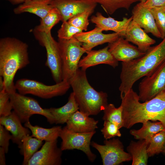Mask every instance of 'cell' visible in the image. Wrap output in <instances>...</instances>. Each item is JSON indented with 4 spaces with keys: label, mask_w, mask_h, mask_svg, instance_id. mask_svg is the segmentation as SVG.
Listing matches in <instances>:
<instances>
[{
    "label": "cell",
    "mask_w": 165,
    "mask_h": 165,
    "mask_svg": "<svg viewBox=\"0 0 165 165\" xmlns=\"http://www.w3.org/2000/svg\"><path fill=\"white\" fill-rule=\"evenodd\" d=\"M149 142L145 139L138 142L132 141L127 148L132 157V165H147L149 157L147 148Z\"/></svg>",
    "instance_id": "obj_24"
},
{
    "label": "cell",
    "mask_w": 165,
    "mask_h": 165,
    "mask_svg": "<svg viewBox=\"0 0 165 165\" xmlns=\"http://www.w3.org/2000/svg\"><path fill=\"white\" fill-rule=\"evenodd\" d=\"M165 62V37L157 45L151 47L143 56L122 63L119 90L122 95L132 88L141 78L149 75Z\"/></svg>",
    "instance_id": "obj_2"
},
{
    "label": "cell",
    "mask_w": 165,
    "mask_h": 165,
    "mask_svg": "<svg viewBox=\"0 0 165 165\" xmlns=\"http://www.w3.org/2000/svg\"><path fill=\"white\" fill-rule=\"evenodd\" d=\"M132 13V20L146 33H150L157 38H161V35L150 9L145 6L143 3L140 2L137 4L133 7Z\"/></svg>",
    "instance_id": "obj_16"
},
{
    "label": "cell",
    "mask_w": 165,
    "mask_h": 165,
    "mask_svg": "<svg viewBox=\"0 0 165 165\" xmlns=\"http://www.w3.org/2000/svg\"><path fill=\"white\" fill-rule=\"evenodd\" d=\"M12 139V135L2 125L0 124V146L5 150L6 153L9 151V141Z\"/></svg>",
    "instance_id": "obj_37"
},
{
    "label": "cell",
    "mask_w": 165,
    "mask_h": 165,
    "mask_svg": "<svg viewBox=\"0 0 165 165\" xmlns=\"http://www.w3.org/2000/svg\"><path fill=\"white\" fill-rule=\"evenodd\" d=\"M51 4L59 11L62 21H67L87 10L95 9L97 5L92 0H52Z\"/></svg>",
    "instance_id": "obj_13"
},
{
    "label": "cell",
    "mask_w": 165,
    "mask_h": 165,
    "mask_svg": "<svg viewBox=\"0 0 165 165\" xmlns=\"http://www.w3.org/2000/svg\"><path fill=\"white\" fill-rule=\"evenodd\" d=\"M118 127L115 123L107 121H104L103 127L101 131L105 140L115 137H120L121 134Z\"/></svg>",
    "instance_id": "obj_36"
},
{
    "label": "cell",
    "mask_w": 165,
    "mask_h": 165,
    "mask_svg": "<svg viewBox=\"0 0 165 165\" xmlns=\"http://www.w3.org/2000/svg\"><path fill=\"white\" fill-rule=\"evenodd\" d=\"M57 140L45 141L41 148L31 158L27 165H60L62 151L57 146Z\"/></svg>",
    "instance_id": "obj_12"
},
{
    "label": "cell",
    "mask_w": 165,
    "mask_h": 165,
    "mask_svg": "<svg viewBox=\"0 0 165 165\" xmlns=\"http://www.w3.org/2000/svg\"><path fill=\"white\" fill-rule=\"evenodd\" d=\"M48 109L54 119L55 123L63 124L66 123L71 116L79 110V107L72 92L65 105L60 108H50Z\"/></svg>",
    "instance_id": "obj_23"
},
{
    "label": "cell",
    "mask_w": 165,
    "mask_h": 165,
    "mask_svg": "<svg viewBox=\"0 0 165 165\" xmlns=\"http://www.w3.org/2000/svg\"><path fill=\"white\" fill-rule=\"evenodd\" d=\"M120 97L123 127L129 129L136 123L152 120L160 122L165 128V91L143 103L132 88Z\"/></svg>",
    "instance_id": "obj_1"
},
{
    "label": "cell",
    "mask_w": 165,
    "mask_h": 165,
    "mask_svg": "<svg viewBox=\"0 0 165 165\" xmlns=\"http://www.w3.org/2000/svg\"><path fill=\"white\" fill-rule=\"evenodd\" d=\"M122 110V107L121 105L119 107L116 108L113 104H108L103 110L104 115L102 119L104 121H109L115 123L120 129L123 127Z\"/></svg>",
    "instance_id": "obj_30"
},
{
    "label": "cell",
    "mask_w": 165,
    "mask_h": 165,
    "mask_svg": "<svg viewBox=\"0 0 165 165\" xmlns=\"http://www.w3.org/2000/svg\"><path fill=\"white\" fill-rule=\"evenodd\" d=\"M83 31L70 24L68 21H62L60 29L57 31V36L59 39L69 40L73 38L74 35L79 33Z\"/></svg>",
    "instance_id": "obj_33"
},
{
    "label": "cell",
    "mask_w": 165,
    "mask_h": 165,
    "mask_svg": "<svg viewBox=\"0 0 165 165\" xmlns=\"http://www.w3.org/2000/svg\"><path fill=\"white\" fill-rule=\"evenodd\" d=\"M52 0H31L20 4L13 9L16 14L29 13L34 14L41 19L43 18L53 7Z\"/></svg>",
    "instance_id": "obj_22"
},
{
    "label": "cell",
    "mask_w": 165,
    "mask_h": 165,
    "mask_svg": "<svg viewBox=\"0 0 165 165\" xmlns=\"http://www.w3.org/2000/svg\"><path fill=\"white\" fill-rule=\"evenodd\" d=\"M132 20L131 16L129 18L124 17L121 20H117L110 16L106 17L99 12L97 13L90 19L91 22L103 31H112L124 37L127 28Z\"/></svg>",
    "instance_id": "obj_18"
},
{
    "label": "cell",
    "mask_w": 165,
    "mask_h": 165,
    "mask_svg": "<svg viewBox=\"0 0 165 165\" xmlns=\"http://www.w3.org/2000/svg\"><path fill=\"white\" fill-rule=\"evenodd\" d=\"M13 111L22 123L29 121L34 114L44 116L50 124L55 123V119L48 108H43L35 99L15 92L9 94Z\"/></svg>",
    "instance_id": "obj_7"
},
{
    "label": "cell",
    "mask_w": 165,
    "mask_h": 165,
    "mask_svg": "<svg viewBox=\"0 0 165 165\" xmlns=\"http://www.w3.org/2000/svg\"><path fill=\"white\" fill-rule=\"evenodd\" d=\"M78 110L67 121L66 126L69 130L78 133H89L98 128V120Z\"/></svg>",
    "instance_id": "obj_21"
},
{
    "label": "cell",
    "mask_w": 165,
    "mask_h": 165,
    "mask_svg": "<svg viewBox=\"0 0 165 165\" xmlns=\"http://www.w3.org/2000/svg\"><path fill=\"white\" fill-rule=\"evenodd\" d=\"M12 109L9 94L5 89L0 91V117L10 115Z\"/></svg>",
    "instance_id": "obj_35"
},
{
    "label": "cell",
    "mask_w": 165,
    "mask_h": 165,
    "mask_svg": "<svg viewBox=\"0 0 165 165\" xmlns=\"http://www.w3.org/2000/svg\"><path fill=\"white\" fill-rule=\"evenodd\" d=\"M139 84L138 96L143 102L150 100L165 91V62Z\"/></svg>",
    "instance_id": "obj_11"
},
{
    "label": "cell",
    "mask_w": 165,
    "mask_h": 165,
    "mask_svg": "<svg viewBox=\"0 0 165 165\" xmlns=\"http://www.w3.org/2000/svg\"><path fill=\"white\" fill-rule=\"evenodd\" d=\"M36 39L44 47L46 52L45 65L50 70L56 83L63 80L62 61L58 42L52 37L51 32L46 33L34 30Z\"/></svg>",
    "instance_id": "obj_8"
},
{
    "label": "cell",
    "mask_w": 165,
    "mask_h": 165,
    "mask_svg": "<svg viewBox=\"0 0 165 165\" xmlns=\"http://www.w3.org/2000/svg\"><path fill=\"white\" fill-rule=\"evenodd\" d=\"M24 125L30 130L32 133V137L45 141L57 140L62 129L60 126L46 128L37 125L33 126L29 121L24 123Z\"/></svg>",
    "instance_id": "obj_25"
},
{
    "label": "cell",
    "mask_w": 165,
    "mask_h": 165,
    "mask_svg": "<svg viewBox=\"0 0 165 165\" xmlns=\"http://www.w3.org/2000/svg\"><path fill=\"white\" fill-rule=\"evenodd\" d=\"M124 38L129 42L136 45L140 50L145 53L156 42L155 40L150 37L132 20L127 28Z\"/></svg>",
    "instance_id": "obj_19"
},
{
    "label": "cell",
    "mask_w": 165,
    "mask_h": 165,
    "mask_svg": "<svg viewBox=\"0 0 165 165\" xmlns=\"http://www.w3.org/2000/svg\"><path fill=\"white\" fill-rule=\"evenodd\" d=\"M6 153L4 149L0 147V165H6V158L5 154Z\"/></svg>",
    "instance_id": "obj_39"
},
{
    "label": "cell",
    "mask_w": 165,
    "mask_h": 165,
    "mask_svg": "<svg viewBox=\"0 0 165 165\" xmlns=\"http://www.w3.org/2000/svg\"><path fill=\"white\" fill-rule=\"evenodd\" d=\"M164 130L165 127L160 122H152L148 120L143 123L142 126L140 129L137 130H131L130 133L137 139H145L149 142L152 136Z\"/></svg>",
    "instance_id": "obj_26"
},
{
    "label": "cell",
    "mask_w": 165,
    "mask_h": 165,
    "mask_svg": "<svg viewBox=\"0 0 165 165\" xmlns=\"http://www.w3.org/2000/svg\"><path fill=\"white\" fill-rule=\"evenodd\" d=\"M153 15L162 39L165 37V7L150 9Z\"/></svg>",
    "instance_id": "obj_34"
},
{
    "label": "cell",
    "mask_w": 165,
    "mask_h": 165,
    "mask_svg": "<svg viewBox=\"0 0 165 165\" xmlns=\"http://www.w3.org/2000/svg\"><path fill=\"white\" fill-rule=\"evenodd\" d=\"M104 143H91V145L100 153L103 165H118L132 160L131 155L124 151L123 144L118 138L105 139Z\"/></svg>",
    "instance_id": "obj_10"
},
{
    "label": "cell",
    "mask_w": 165,
    "mask_h": 165,
    "mask_svg": "<svg viewBox=\"0 0 165 165\" xmlns=\"http://www.w3.org/2000/svg\"><path fill=\"white\" fill-rule=\"evenodd\" d=\"M69 82L81 112L89 116L97 115L108 104L107 94L97 91L90 85L86 71L79 68Z\"/></svg>",
    "instance_id": "obj_4"
},
{
    "label": "cell",
    "mask_w": 165,
    "mask_h": 165,
    "mask_svg": "<svg viewBox=\"0 0 165 165\" xmlns=\"http://www.w3.org/2000/svg\"><path fill=\"white\" fill-rule=\"evenodd\" d=\"M124 37H119L116 40L108 43V50L118 61H130L144 55L145 53L131 44Z\"/></svg>",
    "instance_id": "obj_15"
},
{
    "label": "cell",
    "mask_w": 165,
    "mask_h": 165,
    "mask_svg": "<svg viewBox=\"0 0 165 165\" xmlns=\"http://www.w3.org/2000/svg\"><path fill=\"white\" fill-rule=\"evenodd\" d=\"M99 4L108 14L112 15L117 10L123 8L128 10L134 3L140 0H92Z\"/></svg>",
    "instance_id": "obj_28"
},
{
    "label": "cell",
    "mask_w": 165,
    "mask_h": 165,
    "mask_svg": "<svg viewBox=\"0 0 165 165\" xmlns=\"http://www.w3.org/2000/svg\"><path fill=\"white\" fill-rule=\"evenodd\" d=\"M94 9L87 10L71 18L68 21L75 27L82 31H86L89 24V17L94 12Z\"/></svg>",
    "instance_id": "obj_32"
},
{
    "label": "cell",
    "mask_w": 165,
    "mask_h": 165,
    "mask_svg": "<svg viewBox=\"0 0 165 165\" xmlns=\"http://www.w3.org/2000/svg\"><path fill=\"white\" fill-rule=\"evenodd\" d=\"M143 4L149 9L165 7V0H146Z\"/></svg>",
    "instance_id": "obj_38"
},
{
    "label": "cell",
    "mask_w": 165,
    "mask_h": 165,
    "mask_svg": "<svg viewBox=\"0 0 165 165\" xmlns=\"http://www.w3.org/2000/svg\"><path fill=\"white\" fill-rule=\"evenodd\" d=\"M86 55L81 59L78 67L86 71L89 67L104 64L113 68L118 65V61L108 50V46L98 50H91L86 53Z\"/></svg>",
    "instance_id": "obj_17"
},
{
    "label": "cell",
    "mask_w": 165,
    "mask_h": 165,
    "mask_svg": "<svg viewBox=\"0 0 165 165\" xmlns=\"http://www.w3.org/2000/svg\"><path fill=\"white\" fill-rule=\"evenodd\" d=\"M60 21H62L60 13L58 9L53 7L43 18L41 19L39 24L34 30L46 33L51 32L52 28Z\"/></svg>",
    "instance_id": "obj_29"
},
{
    "label": "cell",
    "mask_w": 165,
    "mask_h": 165,
    "mask_svg": "<svg viewBox=\"0 0 165 165\" xmlns=\"http://www.w3.org/2000/svg\"><path fill=\"white\" fill-rule=\"evenodd\" d=\"M102 31L101 29L96 27L90 31L77 33L74 37L82 43V47L87 52L99 45L112 42L121 37L115 32L105 34Z\"/></svg>",
    "instance_id": "obj_14"
},
{
    "label": "cell",
    "mask_w": 165,
    "mask_h": 165,
    "mask_svg": "<svg viewBox=\"0 0 165 165\" xmlns=\"http://www.w3.org/2000/svg\"><path fill=\"white\" fill-rule=\"evenodd\" d=\"M42 141L29 135L23 137L20 148V153L23 156V165H27L31 158L42 145Z\"/></svg>",
    "instance_id": "obj_27"
},
{
    "label": "cell",
    "mask_w": 165,
    "mask_h": 165,
    "mask_svg": "<svg viewBox=\"0 0 165 165\" xmlns=\"http://www.w3.org/2000/svg\"><path fill=\"white\" fill-rule=\"evenodd\" d=\"M165 142V130L156 134L149 141L147 152L149 157L162 152Z\"/></svg>",
    "instance_id": "obj_31"
},
{
    "label": "cell",
    "mask_w": 165,
    "mask_h": 165,
    "mask_svg": "<svg viewBox=\"0 0 165 165\" xmlns=\"http://www.w3.org/2000/svg\"><path fill=\"white\" fill-rule=\"evenodd\" d=\"M58 42L62 61L63 80L69 81L76 73L80 58L86 51L82 43L74 37L69 40L58 38Z\"/></svg>",
    "instance_id": "obj_5"
},
{
    "label": "cell",
    "mask_w": 165,
    "mask_h": 165,
    "mask_svg": "<svg viewBox=\"0 0 165 165\" xmlns=\"http://www.w3.org/2000/svg\"><path fill=\"white\" fill-rule=\"evenodd\" d=\"M146 1V0H140V2L143 3H144Z\"/></svg>",
    "instance_id": "obj_42"
},
{
    "label": "cell",
    "mask_w": 165,
    "mask_h": 165,
    "mask_svg": "<svg viewBox=\"0 0 165 165\" xmlns=\"http://www.w3.org/2000/svg\"><path fill=\"white\" fill-rule=\"evenodd\" d=\"M15 87L20 94H31L47 99L64 94L71 86L69 81L65 80L54 85H48L36 80L21 79L16 81Z\"/></svg>",
    "instance_id": "obj_6"
},
{
    "label": "cell",
    "mask_w": 165,
    "mask_h": 165,
    "mask_svg": "<svg viewBox=\"0 0 165 165\" xmlns=\"http://www.w3.org/2000/svg\"><path fill=\"white\" fill-rule=\"evenodd\" d=\"M13 4L16 5L22 4L27 1L31 0H7Z\"/></svg>",
    "instance_id": "obj_40"
},
{
    "label": "cell",
    "mask_w": 165,
    "mask_h": 165,
    "mask_svg": "<svg viewBox=\"0 0 165 165\" xmlns=\"http://www.w3.org/2000/svg\"><path fill=\"white\" fill-rule=\"evenodd\" d=\"M30 63L28 45L16 38L6 37L0 40V76L9 94L16 92L14 83L17 72Z\"/></svg>",
    "instance_id": "obj_3"
},
{
    "label": "cell",
    "mask_w": 165,
    "mask_h": 165,
    "mask_svg": "<svg viewBox=\"0 0 165 165\" xmlns=\"http://www.w3.org/2000/svg\"><path fill=\"white\" fill-rule=\"evenodd\" d=\"M162 152L165 154V142L163 147Z\"/></svg>",
    "instance_id": "obj_41"
},
{
    "label": "cell",
    "mask_w": 165,
    "mask_h": 165,
    "mask_svg": "<svg viewBox=\"0 0 165 165\" xmlns=\"http://www.w3.org/2000/svg\"><path fill=\"white\" fill-rule=\"evenodd\" d=\"M20 119L14 111L10 115L0 117V124L3 126L12 135L13 142L18 145L20 148L22 144V140L26 135H29L31 131L22 125Z\"/></svg>",
    "instance_id": "obj_20"
},
{
    "label": "cell",
    "mask_w": 165,
    "mask_h": 165,
    "mask_svg": "<svg viewBox=\"0 0 165 165\" xmlns=\"http://www.w3.org/2000/svg\"><path fill=\"white\" fill-rule=\"evenodd\" d=\"M96 131L89 133H78L72 131L65 126L60 132L62 140L61 148L63 151L74 149L80 150L86 156L89 161L93 162L96 156L91 150V141Z\"/></svg>",
    "instance_id": "obj_9"
}]
</instances>
